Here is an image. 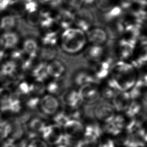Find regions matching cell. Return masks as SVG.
<instances>
[{
  "instance_id": "cell-1",
  "label": "cell",
  "mask_w": 147,
  "mask_h": 147,
  "mask_svg": "<svg viewBox=\"0 0 147 147\" xmlns=\"http://www.w3.org/2000/svg\"><path fill=\"white\" fill-rule=\"evenodd\" d=\"M138 69L129 61H117L113 64L110 76L120 92H129L137 82Z\"/></svg>"
},
{
  "instance_id": "cell-2",
  "label": "cell",
  "mask_w": 147,
  "mask_h": 147,
  "mask_svg": "<svg viewBox=\"0 0 147 147\" xmlns=\"http://www.w3.org/2000/svg\"><path fill=\"white\" fill-rule=\"evenodd\" d=\"M59 44L62 51L69 55L83 52L88 45L86 32L76 27L63 30L59 37Z\"/></svg>"
},
{
  "instance_id": "cell-3",
  "label": "cell",
  "mask_w": 147,
  "mask_h": 147,
  "mask_svg": "<svg viewBox=\"0 0 147 147\" xmlns=\"http://www.w3.org/2000/svg\"><path fill=\"white\" fill-rule=\"evenodd\" d=\"M61 102L57 96L44 94L40 97L38 109L46 116H54L60 111Z\"/></svg>"
},
{
  "instance_id": "cell-4",
  "label": "cell",
  "mask_w": 147,
  "mask_h": 147,
  "mask_svg": "<svg viewBox=\"0 0 147 147\" xmlns=\"http://www.w3.org/2000/svg\"><path fill=\"white\" fill-rule=\"evenodd\" d=\"M137 69L147 65V41L144 39L137 40L135 44L133 53L129 60Z\"/></svg>"
},
{
  "instance_id": "cell-5",
  "label": "cell",
  "mask_w": 147,
  "mask_h": 147,
  "mask_svg": "<svg viewBox=\"0 0 147 147\" xmlns=\"http://www.w3.org/2000/svg\"><path fill=\"white\" fill-rule=\"evenodd\" d=\"M44 140L50 145H61L64 138V130L56 124L46 125L42 134Z\"/></svg>"
},
{
  "instance_id": "cell-6",
  "label": "cell",
  "mask_w": 147,
  "mask_h": 147,
  "mask_svg": "<svg viewBox=\"0 0 147 147\" xmlns=\"http://www.w3.org/2000/svg\"><path fill=\"white\" fill-rule=\"evenodd\" d=\"M135 43L120 37L115 43V54L117 61H129Z\"/></svg>"
},
{
  "instance_id": "cell-7",
  "label": "cell",
  "mask_w": 147,
  "mask_h": 147,
  "mask_svg": "<svg viewBox=\"0 0 147 147\" xmlns=\"http://www.w3.org/2000/svg\"><path fill=\"white\" fill-rule=\"evenodd\" d=\"M71 82L74 88H80L89 84L96 82V80L91 69L80 68L72 74Z\"/></svg>"
},
{
  "instance_id": "cell-8",
  "label": "cell",
  "mask_w": 147,
  "mask_h": 147,
  "mask_svg": "<svg viewBox=\"0 0 147 147\" xmlns=\"http://www.w3.org/2000/svg\"><path fill=\"white\" fill-rule=\"evenodd\" d=\"M115 62L110 57L105 56L100 61L93 65L91 69L96 80L102 81L108 78L110 74L112 68Z\"/></svg>"
},
{
  "instance_id": "cell-9",
  "label": "cell",
  "mask_w": 147,
  "mask_h": 147,
  "mask_svg": "<svg viewBox=\"0 0 147 147\" xmlns=\"http://www.w3.org/2000/svg\"><path fill=\"white\" fill-rule=\"evenodd\" d=\"M88 44L104 46L109 39V34L105 29L99 27H92L86 32Z\"/></svg>"
},
{
  "instance_id": "cell-10",
  "label": "cell",
  "mask_w": 147,
  "mask_h": 147,
  "mask_svg": "<svg viewBox=\"0 0 147 147\" xmlns=\"http://www.w3.org/2000/svg\"><path fill=\"white\" fill-rule=\"evenodd\" d=\"M82 101L86 105L96 103L100 97L99 86L97 82L89 84L79 89Z\"/></svg>"
},
{
  "instance_id": "cell-11",
  "label": "cell",
  "mask_w": 147,
  "mask_h": 147,
  "mask_svg": "<svg viewBox=\"0 0 147 147\" xmlns=\"http://www.w3.org/2000/svg\"><path fill=\"white\" fill-rule=\"evenodd\" d=\"M62 101L66 109H75L81 108L83 104L79 89L73 88L64 90L62 93Z\"/></svg>"
},
{
  "instance_id": "cell-12",
  "label": "cell",
  "mask_w": 147,
  "mask_h": 147,
  "mask_svg": "<svg viewBox=\"0 0 147 147\" xmlns=\"http://www.w3.org/2000/svg\"><path fill=\"white\" fill-rule=\"evenodd\" d=\"M115 109L110 102L105 101L96 105L93 111L94 117L100 121L108 123L115 116Z\"/></svg>"
},
{
  "instance_id": "cell-13",
  "label": "cell",
  "mask_w": 147,
  "mask_h": 147,
  "mask_svg": "<svg viewBox=\"0 0 147 147\" xmlns=\"http://www.w3.org/2000/svg\"><path fill=\"white\" fill-rule=\"evenodd\" d=\"M101 82L99 84L100 97L105 101L111 102L117 93L120 91L110 76Z\"/></svg>"
},
{
  "instance_id": "cell-14",
  "label": "cell",
  "mask_w": 147,
  "mask_h": 147,
  "mask_svg": "<svg viewBox=\"0 0 147 147\" xmlns=\"http://www.w3.org/2000/svg\"><path fill=\"white\" fill-rule=\"evenodd\" d=\"M104 46H96L88 44L84 50V57L93 65L102 59L105 56Z\"/></svg>"
},
{
  "instance_id": "cell-15",
  "label": "cell",
  "mask_w": 147,
  "mask_h": 147,
  "mask_svg": "<svg viewBox=\"0 0 147 147\" xmlns=\"http://www.w3.org/2000/svg\"><path fill=\"white\" fill-rule=\"evenodd\" d=\"M47 68L49 77L53 79L63 78L66 74V66L59 60L54 59L50 61L47 63Z\"/></svg>"
},
{
  "instance_id": "cell-16",
  "label": "cell",
  "mask_w": 147,
  "mask_h": 147,
  "mask_svg": "<svg viewBox=\"0 0 147 147\" xmlns=\"http://www.w3.org/2000/svg\"><path fill=\"white\" fill-rule=\"evenodd\" d=\"M132 99L129 92H119L110 102L115 111H125Z\"/></svg>"
},
{
  "instance_id": "cell-17",
  "label": "cell",
  "mask_w": 147,
  "mask_h": 147,
  "mask_svg": "<svg viewBox=\"0 0 147 147\" xmlns=\"http://www.w3.org/2000/svg\"><path fill=\"white\" fill-rule=\"evenodd\" d=\"M84 127L80 120L70 119L63 127L64 134L75 139L84 131Z\"/></svg>"
},
{
  "instance_id": "cell-18",
  "label": "cell",
  "mask_w": 147,
  "mask_h": 147,
  "mask_svg": "<svg viewBox=\"0 0 147 147\" xmlns=\"http://www.w3.org/2000/svg\"><path fill=\"white\" fill-rule=\"evenodd\" d=\"M103 133L99 123L96 122L88 125L84 131V140L94 143H96L97 140Z\"/></svg>"
},
{
  "instance_id": "cell-19",
  "label": "cell",
  "mask_w": 147,
  "mask_h": 147,
  "mask_svg": "<svg viewBox=\"0 0 147 147\" xmlns=\"http://www.w3.org/2000/svg\"><path fill=\"white\" fill-rule=\"evenodd\" d=\"M19 42L18 34L13 31L5 32L0 37V45L5 49H14Z\"/></svg>"
},
{
  "instance_id": "cell-20",
  "label": "cell",
  "mask_w": 147,
  "mask_h": 147,
  "mask_svg": "<svg viewBox=\"0 0 147 147\" xmlns=\"http://www.w3.org/2000/svg\"><path fill=\"white\" fill-rule=\"evenodd\" d=\"M40 45L33 38H27L23 43L22 50L24 54L29 57L35 58L39 55Z\"/></svg>"
},
{
  "instance_id": "cell-21",
  "label": "cell",
  "mask_w": 147,
  "mask_h": 147,
  "mask_svg": "<svg viewBox=\"0 0 147 147\" xmlns=\"http://www.w3.org/2000/svg\"><path fill=\"white\" fill-rule=\"evenodd\" d=\"M56 20L60 28L65 30L72 27L74 22V15L70 12L69 9L63 10L58 14Z\"/></svg>"
},
{
  "instance_id": "cell-22",
  "label": "cell",
  "mask_w": 147,
  "mask_h": 147,
  "mask_svg": "<svg viewBox=\"0 0 147 147\" xmlns=\"http://www.w3.org/2000/svg\"><path fill=\"white\" fill-rule=\"evenodd\" d=\"M31 71L34 81L44 82L48 81V78H50L48 74L47 63L44 62L36 64Z\"/></svg>"
},
{
  "instance_id": "cell-23",
  "label": "cell",
  "mask_w": 147,
  "mask_h": 147,
  "mask_svg": "<svg viewBox=\"0 0 147 147\" xmlns=\"http://www.w3.org/2000/svg\"><path fill=\"white\" fill-rule=\"evenodd\" d=\"M46 92L48 94L58 96L64 91V80L63 78L53 79L48 80L46 84Z\"/></svg>"
},
{
  "instance_id": "cell-24",
  "label": "cell",
  "mask_w": 147,
  "mask_h": 147,
  "mask_svg": "<svg viewBox=\"0 0 147 147\" xmlns=\"http://www.w3.org/2000/svg\"><path fill=\"white\" fill-rule=\"evenodd\" d=\"M46 125L44 119L39 117H34L28 122V132L33 136L37 134H42Z\"/></svg>"
},
{
  "instance_id": "cell-25",
  "label": "cell",
  "mask_w": 147,
  "mask_h": 147,
  "mask_svg": "<svg viewBox=\"0 0 147 147\" xmlns=\"http://www.w3.org/2000/svg\"><path fill=\"white\" fill-rule=\"evenodd\" d=\"M16 25V19L12 15L4 16L0 20V29L4 32L11 31Z\"/></svg>"
},
{
  "instance_id": "cell-26",
  "label": "cell",
  "mask_w": 147,
  "mask_h": 147,
  "mask_svg": "<svg viewBox=\"0 0 147 147\" xmlns=\"http://www.w3.org/2000/svg\"><path fill=\"white\" fill-rule=\"evenodd\" d=\"M0 73L5 77L14 76L17 73V64L11 60L4 62L1 68Z\"/></svg>"
},
{
  "instance_id": "cell-27",
  "label": "cell",
  "mask_w": 147,
  "mask_h": 147,
  "mask_svg": "<svg viewBox=\"0 0 147 147\" xmlns=\"http://www.w3.org/2000/svg\"><path fill=\"white\" fill-rule=\"evenodd\" d=\"M123 145L126 147H144L145 142L137 135H129L123 140Z\"/></svg>"
},
{
  "instance_id": "cell-28",
  "label": "cell",
  "mask_w": 147,
  "mask_h": 147,
  "mask_svg": "<svg viewBox=\"0 0 147 147\" xmlns=\"http://www.w3.org/2000/svg\"><path fill=\"white\" fill-rule=\"evenodd\" d=\"M141 121L136 119H133L126 127V130L129 135H137L142 127Z\"/></svg>"
},
{
  "instance_id": "cell-29",
  "label": "cell",
  "mask_w": 147,
  "mask_h": 147,
  "mask_svg": "<svg viewBox=\"0 0 147 147\" xmlns=\"http://www.w3.org/2000/svg\"><path fill=\"white\" fill-rule=\"evenodd\" d=\"M40 97L30 94L26 97V100L25 101V105L28 109L35 110L38 109L39 105Z\"/></svg>"
},
{
  "instance_id": "cell-30",
  "label": "cell",
  "mask_w": 147,
  "mask_h": 147,
  "mask_svg": "<svg viewBox=\"0 0 147 147\" xmlns=\"http://www.w3.org/2000/svg\"><path fill=\"white\" fill-rule=\"evenodd\" d=\"M54 124L60 125L61 127H64L69 119H71L65 111H59L56 115L53 116Z\"/></svg>"
},
{
  "instance_id": "cell-31",
  "label": "cell",
  "mask_w": 147,
  "mask_h": 147,
  "mask_svg": "<svg viewBox=\"0 0 147 147\" xmlns=\"http://www.w3.org/2000/svg\"><path fill=\"white\" fill-rule=\"evenodd\" d=\"M104 129L107 133L111 134L112 135L117 136L121 133L120 129H119L114 123L111 121H108L106 123L104 127Z\"/></svg>"
},
{
  "instance_id": "cell-32",
  "label": "cell",
  "mask_w": 147,
  "mask_h": 147,
  "mask_svg": "<svg viewBox=\"0 0 147 147\" xmlns=\"http://www.w3.org/2000/svg\"><path fill=\"white\" fill-rule=\"evenodd\" d=\"M25 147H48V144L44 140L38 138L33 139L31 141L26 144Z\"/></svg>"
},
{
  "instance_id": "cell-33",
  "label": "cell",
  "mask_w": 147,
  "mask_h": 147,
  "mask_svg": "<svg viewBox=\"0 0 147 147\" xmlns=\"http://www.w3.org/2000/svg\"><path fill=\"white\" fill-rule=\"evenodd\" d=\"M62 2L66 4L68 7V9H76L79 6L80 3H81V0H62Z\"/></svg>"
},
{
  "instance_id": "cell-34",
  "label": "cell",
  "mask_w": 147,
  "mask_h": 147,
  "mask_svg": "<svg viewBox=\"0 0 147 147\" xmlns=\"http://www.w3.org/2000/svg\"><path fill=\"white\" fill-rule=\"evenodd\" d=\"M96 143L89 142L83 139L78 142L75 147H96Z\"/></svg>"
},
{
  "instance_id": "cell-35",
  "label": "cell",
  "mask_w": 147,
  "mask_h": 147,
  "mask_svg": "<svg viewBox=\"0 0 147 147\" xmlns=\"http://www.w3.org/2000/svg\"><path fill=\"white\" fill-rule=\"evenodd\" d=\"M42 1L44 4L54 8L59 6L61 4L62 0H42Z\"/></svg>"
},
{
  "instance_id": "cell-36",
  "label": "cell",
  "mask_w": 147,
  "mask_h": 147,
  "mask_svg": "<svg viewBox=\"0 0 147 147\" xmlns=\"http://www.w3.org/2000/svg\"><path fill=\"white\" fill-rule=\"evenodd\" d=\"M98 147H115V144L112 140L108 139L100 144Z\"/></svg>"
},
{
  "instance_id": "cell-37",
  "label": "cell",
  "mask_w": 147,
  "mask_h": 147,
  "mask_svg": "<svg viewBox=\"0 0 147 147\" xmlns=\"http://www.w3.org/2000/svg\"><path fill=\"white\" fill-rule=\"evenodd\" d=\"M5 56H6V54H5L4 48H0V61H2V60L4 59Z\"/></svg>"
},
{
  "instance_id": "cell-38",
  "label": "cell",
  "mask_w": 147,
  "mask_h": 147,
  "mask_svg": "<svg viewBox=\"0 0 147 147\" xmlns=\"http://www.w3.org/2000/svg\"><path fill=\"white\" fill-rule=\"evenodd\" d=\"M94 0H81V2H83L84 3H87V4H89L91 2H93Z\"/></svg>"
},
{
  "instance_id": "cell-39",
  "label": "cell",
  "mask_w": 147,
  "mask_h": 147,
  "mask_svg": "<svg viewBox=\"0 0 147 147\" xmlns=\"http://www.w3.org/2000/svg\"><path fill=\"white\" fill-rule=\"evenodd\" d=\"M56 147H67L63 145H59L56 146Z\"/></svg>"
}]
</instances>
